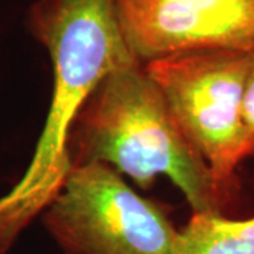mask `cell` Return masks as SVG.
<instances>
[{"label":"cell","mask_w":254,"mask_h":254,"mask_svg":"<svg viewBox=\"0 0 254 254\" xmlns=\"http://www.w3.org/2000/svg\"><path fill=\"white\" fill-rule=\"evenodd\" d=\"M30 26L51 57L54 89L31 163L0 196V254L63 190L73 167L69 140L92 92L110 72L138 63L123 37L115 0H40L30 11Z\"/></svg>","instance_id":"cell-1"},{"label":"cell","mask_w":254,"mask_h":254,"mask_svg":"<svg viewBox=\"0 0 254 254\" xmlns=\"http://www.w3.org/2000/svg\"><path fill=\"white\" fill-rule=\"evenodd\" d=\"M138 63L195 51H254V0H115Z\"/></svg>","instance_id":"cell-5"},{"label":"cell","mask_w":254,"mask_h":254,"mask_svg":"<svg viewBox=\"0 0 254 254\" xmlns=\"http://www.w3.org/2000/svg\"><path fill=\"white\" fill-rule=\"evenodd\" d=\"M171 254H254V216L227 219L220 212L193 213L178 232Z\"/></svg>","instance_id":"cell-6"},{"label":"cell","mask_w":254,"mask_h":254,"mask_svg":"<svg viewBox=\"0 0 254 254\" xmlns=\"http://www.w3.org/2000/svg\"><path fill=\"white\" fill-rule=\"evenodd\" d=\"M245 118L247 125L254 131V51L252 53L250 60V69L247 75L245 93Z\"/></svg>","instance_id":"cell-7"},{"label":"cell","mask_w":254,"mask_h":254,"mask_svg":"<svg viewBox=\"0 0 254 254\" xmlns=\"http://www.w3.org/2000/svg\"><path fill=\"white\" fill-rule=\"evenodd\" d=\"M46 225L66 254H171L178 235L161 209L103 163L73 164Z\"/></svg>","instance_id":"cell-4"},{"label":"cell","mask_w":254,"mask_h":254,"mask_svg":"<svg viewBox=\"0 0 254 254\" xmlns=\"http://www.w3.org/2000/svg\"><path fill=\"white\" fill-rule=\"evenodd\" d=\"M252 53L213 50L145 64L182 133L226 188L240 163L254 154V131L245 118Z\"/></svg>","instance_id":"cell-3"},{"label":"cell","mask_w":254,"mask_h":254,"mask_svg":"<svg viewBox=\"0 0 254 254\" xmlns=\"http://www.w3.org/2000/svg\"><path fill=\"white\" fill-rule=\"evenodd\" d=\"M79 160L112 164L140 187L164 175L193 213L220 212L226 188L182 133L168 103L140 63L110 72L92 92L75 125Z\"/></svg>","instance_id":"cell-2"}]
</instances>
